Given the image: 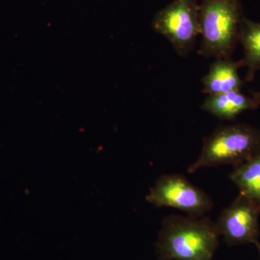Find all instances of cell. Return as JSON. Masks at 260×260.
Listing matches in <instances>:
<instances>
[{"instance_id": "5", "label": "cell", "mask_w": 260, "mask_h": 260, "mask_svg": "<svg viewBox=\"0 0 260 260\" xmlns=\"http://www.w3.org/2000/svg\"><path fill=\"white\" fill-rule=\"evenodd\" d=\"M158 208H172L193 217H203L213 208L209 195L181 174L160 176L145 198Z\"/></svg>"}, {"instance_id": "6", "label": "cell", "mask_w": 260, "mask_h": 260, "mask_svg": "<svg viewBox=\"0 0 260 260\" xmlns=\"http://www.w3.org/2000/svg\"><path fill=\"white\" fill-rule=\"evenodd\" d=\"M260 205L239 194L224 208L215 222L220 237L229 246L255 244L259 234Z\"/></svg>"}, {"instance_id": "4", "label": "cell", "mask_w": 260, "mask_h": 260, "mask_svg": "<svg viewBox=\"0 0 260 260\" xmlns=\"http://www.w3.org/2000/svg\"><path fill=\"white\" fill-rule=\"evenodd\" d=\"M199 10L198 0H173L152 22L153 30L165 37L181 57L189 55L200 35Z\"/></svg>"}, {"instance_id": "2", "label": "cell", "mask_w": 260, "mask_h": 260, "mask_svg": "<svg viewBox=\"0 0 260 260\" xmlns=\"http://www.w3.org/2000/svg\"><path fill=\"white\" fill-rule=\"evenodd\" d=\"M244 17L239 0H202L198 54L206 59L232 58Z\"/></svg>"}, {"instance_id": "1", "label": "cell", "mask_w": 260, "mask_h": 260, "mask_svg": "<svg viewBox=\"0 0 260 260\" xmlns=\"http://www.w3.org/2000/svg\"><path fill=\"white\" fill-rule=\"evenodd\" d=\"M220 237L208 217L169 215L155 244L157 260H213Z\"/></svg>"}, {"instance_id": "8", "label": "cell", "mask_w": 260, "mask_h": 260, "mask_svg": "<svg viewBox=\"0 0 260 260\" xmlns=\"http://www.w3.org/2000/svg\"><path fill=\"white\" fill-rule=\"evenodd\" d=\"M260 106L252 96L241 91L210 95L205 99L201 109L222 120L232 121L246 111L255 110Z\"/></svg>"}, {"instance_id": "10", "label": "cell", "mask_w": 260, "mask_h": 260, "mask_svg": "<svg viewBox=\"0 0 260 260\" xmlns=\"http://www.w3.org/2000/svg\"><path fill=\"white\" fill-rule=\"evenodd\" d=\"M229 174L240 194L260 205V150L245 162L234 167Z\"/></svg>"}, {"instance_id": "11", "label": "cell", "mask_w": 260, "mask_h": 260, "mask_svg": "<svg viewBox=\"0 0 260 260\" xmlns=\"http://www.w3.org/2000/svg\"><path fill=\"white\" fill-rule=\"evenodd\" d=\"M249 93L251 94V96L254 97V99H256V100L259 102L260 104V91H252V90H250Z\"/></svg>"}, {"instance_id": "7", "label": "cell", "mask_w": 260, "mask_h": 260, "mask_svg": "<svg viewBox=\"0 0 260 260\" xmlns=\"http://www.w3.org/2000/svg\"><path fill=\"white\" fill-rule=\"evenodd\" d=\"M243 67H245L243 59L238 61L232 58L215 59L202 79V91L208 95L241 91L244 81L239 76V70Z\"/></svg>"}, {"instance_id": "12", "label": "cell", "mask_w": 260, "mask_h": 260, "mask_svg": "<svg viewBox=\"0 0 260 260\" xmlns=\"http://www.w3.org/2000/svg\"><path fill=\"white\" fill-rule=\"evenodd\" d=\"M254 245H255L256 249H257L258 253H259V256L260 258V243L259 242V241H258L257 242H256L255 244H254Z\"/></svg>"}, {"instance_id": "9", "label": "cell", "mask_w": 260, "mask_h": 260, "mask_svg": "<svg viewBox=\"0 0 260 260\" xmlns=\"http://www.w3.org/2000/svg\"><path fill=\"white\" fill-rule=\"evenodd\" d=\"M239 42L244 50L242 59L247 69L245 80L251 82L260 70V23L244 16L239 31Z\"/></svg>"}, {"instance_id": "3", "label": "cell", "mask_w": 260, "mask_h": 260, "mask_svg": "<svg viewBox=\"0 0 260 260\" xmlns=\"http://www.w3.org/2000/svg\"><path fill=\"white\" fill-rule=\"evenodd\" d=\"M259 150V129L244 123L220 125L205 138L199 157L187 172L192 174L204 168L222 165L236 167Z\"/></svg>"}]
</instances>
